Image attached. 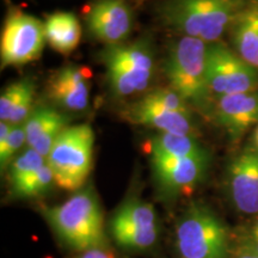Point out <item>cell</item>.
Returning a JSON list of instances; mask_svg holds the SVG:
<instances>
[{
    "instance_id": "4fadbf2b",
    "label": "cell",
    "mask_w": 258,
    "mask_h": 258,
    "mask_svg": "<svg viewBox=\"0 0 258 258\" xmlns=\"http://www.w3.org/2000/svg\"><path fill=\"white\" fill-rule=\"evenodd\" d=\"M47 92L51 101L64 110L84 111L90 102V72L74 64L61 67L50 76Z\"/></svg>"
},
{
    "instance_id": "8992f818",
    "label": "cell",
    "mask_w": 258,
    "mask_h": 258,
    "mask_svg": "<svg viewBox=\"0 0 258 258\" xmlns=\"http://www.w3.org/2000/svg\"><path fill=\"white\" fill-rule=\"evenodd\" d=\"M95 134L91 125H69L47 157L54 179L60 188L74 191L82 188L92 167Z\"/></svg>"
},
{
    "instance_id": "7402d4cb",
    "label": "cell",
    "mask_w": 258,
    "mask_h": 258,
    "mask_svg": "<svg viewBox=\"0 0 258 258\" xmlns=\"http://www.w3.org/2000/svg\"><path fill=\"white\" fill-rule=\"evenodd\" d=\"M47 159L32 148H28L19 153L10 165V184L11 190L18 188L22 183L36 173L42 166L46 165Z\"/></svg>"
},
{
    "instance_id": "ffe728a7",
    "label": "cell",
    "mask_w": 258,
    "mask_h": 258,
    "mask_svg": "<svg viewBox=\"0 0 258 258\" xmlns=\"http://www.w3.org/2000/svg\"><path fill=\"white\" fill-rule=\"evenodd\" d=\"M111 225L131 226L139 228H154L157 214L151 203L140 199H129L121 205L111 220Z\"/></svg>"
},
{
    "instance_id": "9c48e42d",
    "label": "cell",
    "mask_w": 258,
    "mask_h": 258,
    "mask_svg": "<svg viewBox=\"0 0 258 258\" xmlns=\"http://www.w3.org/2000/svg\"><path fill=\"white\" fill-rule=\"evenodd\" d=\"M84 17L92 37L108 47L124 43L134 28V9L129 0H92Z\"/></svg>"
},
{
    "instance_id": "d6986e66",
    "label": "cell",
    "mask_w": 258,
    "mask_h": 258,
    "mask_svg": "<svg viewBox=\"0 0 258 258\" xmlns=\"http://www.w3.org/2000/svg\"><path fill=\"white\" fill-rule=\"evenodd\" d=\"M207 151L194 135L159 133L151 145V159H172L206 156Z\"/></svg>"
},
{
    "instance_id": "5bb4252c",
    "label": "cell",
    "mask_w": 258,
    "mask_h": 258,
    "mask_svg": "<svg viewBox=\"0 0 258 258\" xmlns=\"http://www.w3.org/2000/svg\"><path fill=\"white\" fill-rule=\"evenodd\" d=\"M213 118L237 141L247 129L258 123V91L235 93L214 99Z\"/></svg>"
},
{
    "instance_id": "e0dca14e",
    "label": "cell",
    "mask_w": 258,
    "mask_h": 258,
    "mask_svg": "<svg viewBox=\"0 0 258 258\" xmlns=\"http://www.w3.org/2000/svg\"><path fill=\"white\" fill-rule=\"evenodd\" d=\"M35 85L28 78L11 83L0 95V120L8 123L24 124L34 110Z\"/></svg>"
},
{
    "instance_id": "83f0119b",
    "label": "cell",
    "mask_w": 258,
    "mask_h": 258,
    "mask_svg": "<svg viewBox=\"0 0 258 258\" xmlns=\"http://www.w3.org/2000/svg\"><path fill=\"white\" fill-rule=\"evenodd\" d=\"M253 146H254V150L258 151V127L256 128V131H254V134H253Z\"/></svg>"
},
{
    "instance_id": "5b68a950",
    "label": "cell",
    "mask_w": 258,
    "mask_h": 258,
    "mask_svg": "<svg viewBox=\"0 0 258 258\" xmlns=\"http://www.w3.org/2000/svg\"><path fill=\"white\" fill-rule=\"evenodd\" d=\"M176 247L182 258H227L228 231L207 206L192 203L176 226Z\"/></svg>"
},
{
    "instance_id": "44dd1931",
    "label": "cell",
    "mask_w": 258,
    "mask_h": 258,
    "mask_svg": "<svg viewBox=\"0 0 258 258\" xmlns=\"http://www.w3.org/2000/svg\"><path fill=\"white\" fill-rule=\"evenodd\" d=\"M27 145L24 124L12 125L0 122V166L2 171L11 165L19 151Z\"/></svg>"
},
{
    "instance_id": "8fae6325",
    "label": "cell",
    "mask_w": 258,
    "mask_h": 258,
    "mask_svg": "<svg viewBox=\"0 0 258 258\" xmlns=\"http://www.w3.org/2000/svg\"><path fill=\"white\" fill-rule=\"evenodd\" d=\"M158 184L165 192L178 195L195 189L205 178L209 157L198 156L172 159H151Z\"/></svg>"
},
{
    "instance_id": "6da1fadb",
    "label": "cell",
    "mask_w": 258,
    "mask_h": 258,
    "mask_svg": "<svg viewBox=\"0 0 258 258\" xmlns=\"http://www.w3.org/2000/svg\"><path fill=\"white\" fill-rule=\"evenodd\" d=\"M249 0H158L157 18L164 27L182 36L206 43L219 42L230 31Z\"/></svg>"
},
{
    "instance_id": "cb8c5ba5",
    "label": "cell",
    "mask_w": 258,
    "mask_h": 258,
    "mask_svg": "<svg viewBox=\"0 0 258 258\" xmlns=\"http://www.w3.org/2000/svg\"><path fill=\"white\" fill-rule=\"evenodd\" d=\"M53 183H55L53 171L46 163V165L42 166L36 173L22 183L18 188L12 190V192L18 198H35L46 192Z\"/></svg>"
},
{
    "instance_id": "d4e9b609",
    "label": "cell",
    "mask_w": 258,
    "mask_h": 258,
    "mask_svg": "<svg viewBox=\"0 0 258 258\" xmlns=\"http://www.w3.org/2000/svg\"><path fill=\"white\" fill-rule=\"evenodd\" d=\"M239 256L241 254H252L258 257V238L257 239H244L241 238L239 246H238Z\"/></svg>"
},
{
    "instance_id": "277c9868",
    "label": "cell",
    "mask_w": 258,
    "mask_h": 258,
    "mask_svg": "<svg viewBox=\"0 0 258 258\" xmlns=\"http://www.w3.org/2000/svg\"><path fill=\"white\" fill-rule=\"evenodd\" d=\"M101 54L109 86L116 97L127 98L150 86L154 76V55L148 41L109 46Z\"/></svg>"
},
{
    "instance_id": "9a60e30c",
    "label": "cell",
    "mask_w": 258,
    "mask_h": 258,
    "mask_svg": "<svg viewBox=\"0 0 258 258\" xmlns=\"http://www.w3.org/2000/svg\"><path fill=\"white\" fill-rule=\"evenodd\" d=\"M67 127L69 117L62 112L51 106H37L24 123L27 147L32 148L47 159L56 139Z\"/></svg>"
},
{
    "instance_id": "ac0fdd59",
    "label": "cell",
    "mask_w": 258,
    "mask_h": 258,
    "mask_svg": "<svg viewBox=\"0 0 258 258\" xmlns=\"http://www.w3.org/2000/svg\"><path fill=\"white\" fill-rule=\"evenodd\" d=\"M43 23L48 44L57 53L67 55L79 46L82 28L79 19L72 12H53L47 16Z\"/></svg>"
},
{
    "instance_id": "603a6c76",
    "label": "cell",
    "mask_w": 258,
    "mask_h": 258,
    "mask_svg": "<svg viewBox=\"0 0 258 258\" xmlns=\"http://www.w3.org/2000/svg\"><path fill=\"white\" fill-rule=\"evenodd\" d=\"M111 232L118 244L131 249H147L156 243L159 230L154 228H139L131 226L111 225Z\"/></svg>"
},
{
    "instance_id": "52a82bcc",
    "label": "cell",
    "mask_w": 258,
    "mask_h": 258,
    "mask_svg": "<svg viewBox=\"0 0 258 258\" xmlns=\"http://www.w3.org/2000/svg\"><path fill=\"white\" fill-rule=\"evenodd\" d=\"M44 23L15 5H9L0 37L2 69L37 60L46 44Z\"/></svg>"
},
{
    "instance_id": "ba28073f",
    "label": "cell",
    "mask_w": 258,
    "mask_h": 258,
    "mask_svg": "<svg viewBox=\"0 0 258 258\" xmlns=\"http://www.w3.org/2000/svg\"><path fill=\"white\" fill-rule=\"evenodd\" d=\"M207 82L215 98L258 91V70L220 42L208 44Z\"/></svg>"
},
{
    "instance_id": "7a4b0ae2",
    "label": "cell",
    "mask_w": 258,
    "mask_h": 258,
    "mask_svg": "<svg viewBox=\"0 0 258 258\" xmlns=\"http://www.w3.org/2000/svg\"><path fill=\"white\" fill-rule=\"evenodd\" d=\"M208 43L182 36L171 43L164 61L169 88L182 97L194 111L212 118L214 102L207 82Z\"/></svg>"
},
{
    "instance_id": "2e32d148",
    "label": "cell",
    "mask_w": 258,
    "mask_h": 258,
    "mask_svg": "<svg viewBox=\"0 0 258 258\" xmlns=\"http://www.w3.org/2000/svg\"><path fill=\"white\" fill-rule=\"evenodd\" d=\"M235 53L258 70V0H249L231 30Z\"/></svg>"
},
{
    "instance_id": "4316f807",
    "label": "cell",
    "mask_w": 258,
    "mask_h": 258,
    "mask_svg": "<svg viewBox=\"0 0 258 258\" xmlns=\"http://www.w3.org/2000/svg\"><path fill=\"white\" fill-rule=\"evenodd\" d=\"M244 239H257L258 238V218L254 220L252 225L250 226L246 234L244 235Z\"/></svg>"
},
{
    "instance_id": "f1b7e54d",
    "label": "cell",
    "mask_w": 258,
    "mask_h": 258,
    "mask_svg": "<svg viewBox=\"0 0 258 258\" xmlns=\"http://www.w3.org/2000/svg\"><path fill=\"white\" fill-rule=\"evenodd\" d=\"M239 258H258L257 256H252V254H241Z\"/></svg>"
},
{
    "instance_id": "7c38bea8",
    "label": "cell",
    "mask_w": 258,
    "mask_h": 258,
    "mask_svg": "<svg viewBox=\"0 0 258 258\" xmlns=\"http://www.w3.org/2000/svg\"><path fill=\"white\" fill-rule=\"evenodd\" d=\"M228 188L234 206L245 214L258 213V151L246 148L228 166Z\"/></svg>"
},
{
    "instance_id": "484cf974",
    "label": "cell",
    "mask_w": 258,
    "mask_h": 258,
    "mask_svg": "<svg viewBox=\"0 0 258 258\" xmlns=\"http://www.w3.org/2000/svg\"><path fill=\"white\" fill-rule=\"evenodd\" d=\"M77 258H114V256L108 252L104 247H96V249L84 251V253Z\"/></svg>"
},
{
    "instance_id": "30bf717a",
    "label": "cell",
    "mask_w": 258,
    "mask_h": 258,
    "mask_svg": "<svg viewBox=\"0 0 258 258\" xmlns=\"http://www.w3.org/2000/svg\"><path fill=\"white\" fill-rule=\"evenodd\" d=\"M123 116L132 123L156 129L159 133L194 137L196 133L192 111L171 110L145 96L129 105Z\"/></svg>"
},
{
    "instance_id": "3957f363",
    "label": "cell",
    "mask_w": 258,
    "mask_h": 258,
    "mask_svg": "<svg viewBox=\"0 0 258 258\" xmlns=\"http://www.w3.org/2000/svg\"><path fill=\"white\" fill-rule=\"evenodd\" d=\"M55 233L73 249L86 251L105 243L103 213L92 189L80 190L62 205L43 208Z\"/></svg>"
}]
</instances>
